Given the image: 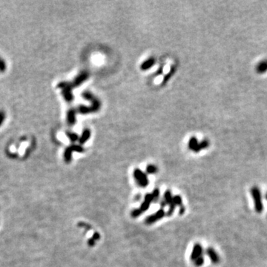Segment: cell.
Masks as SVG:
<instances>
[{
  "label": "cell",
  "mask_w": 267,
  "mask_h": 267,
  "mask_svg": "<svg viewBox=\"0 0 267 267\" xmlns=\"http://www.w3.org/2000/svg\"><path fill=\"white\" fill-rule=\"evenodd\" d=\"M251 194L254 201L255 210L257 213H261L264 211V203H263L262 195L260 188L255 186L251 188Z\"/></svg>",
  "instance_id": "obj_2"
},
{
  "label": "cell",
  "mask_w": 267,
  "mask_h": 267,
  "mask_svg": "<svg viewBox=\"0 0 267 267\" xmlns=\"http://www.w3.org/2000/svg\"><path fill=\"white\" fill-rule=\"evenodd\" d=\"M58 87L62 88V94L64 98L68 102H72L74 99V96L72 94V86L71 83H61L58 85Z\"/></svg>",
  "instance_id": "obj_5"
},
{
  "label": "cell",
  "mask_w": 267,
  "mask_h": 267,
  "mask_svg": "<svg viewBox=\"0 0 267 267\" xmlns=\"http://www.w3.org/2000/svg\"><path fill=\"white\" fill-rule=\"evenodd\" d=\"M141 214H142V212H141L139 209H134V210L131 211V216H132L133 217H137L140 216Z\"/></svg>",
  "instance_id": "obj_22"
},
{
  "label": "cell",
  "mask_w": 267,
  "mask_h": 267,
  "mask_svg": "<svg viewBox=\"0 0 267 267\" xmlns=\"http://www.w3.org/2000/svg\"><path fill=\"white\" fill-rule=\"evenodd\" d=\"M203 247H202L200 243H196L195 245L194 246L192 254H191V260L194 262V261L197 260V258H199V257L203 256Z\"/></svg>",
  "instance_id": "obj_9"
},
{
  "label": "cell",
  "mask_w": 267,
  "mask_h": 267,
  "mask_svg": "<svg viewBox=\"0 0 267 267\" xmlns=\"http://www.w3.org/2000/svg\"><path fill=\"white\" fill-rule=\"evenodd\" d=\"M162 73H163V67H162L161 68H160V69H159L157 70V75H158V74H161Z\"/></svg>",
  "instance_id": "obj_29"
},
{
  "label": "cell",
  "mask_w": 267,
  "mask_h": 267,
  "mask_svg": "<svg viewBox=\"0 0 267 267\" xmlns=\"http://www.w3.org/2000/svg\"><path fill=\"white\" fill-rule=\"evenodd\" d=\"M164 203H165V205H169V211H168L167 212V215L168 216H171V215H172L175 209V204L174 203L173 201V197L172 196H171V192L170 191L167 190L166 192H165V194H164Z\"/></svg>",
  "instance_id": "obj_7"
},
{
  "label": "cell",
  "mask_w": 267,
  "mask_h": 267,
  "mask_svg": "<svg viewBox=\"0 0 267 267\" xmlns=\"http://www.w3.org/2000/svg\"><path fill=\"white\" fill-rule=\"evenodd\" d=\"M146 172L149 174H154L157 172V168L154 165H148L146 167Z\"/></svg>",
  "instance_id": "obj_17"
},
{
  "label": "cell",
  "mask_w": 267,
  "mask_h": 267,
  "mask_svg": "<svg viewBox=\"0 0 267 267\" xmlns=\"http://www.w3.org/2000/svg\"><path fill=\"white\" fill-rule=\"evenodd\" d=\"M152 196H153L154 201H155V200H157L158 199V197H159V196H160V191L158 190L157 188H155V189H154L153 192H152Z\"/></svg>",
  "instance_id": "obj_23"
},
{
  "label": "cell",
  "mask_w": 267,
  "mask_h": 267,
  "mask_svg": "<svg viewBox=\"0 0 267 267\" xmlns=\"http://www.w3.org/2000/svg\"><path fill=\"white\" fill-rule=\"evenodd\" d=\"M5 69H6V65H5V62H4V60H2L1 58H0V70H1L2 72H3L5 71Z\"/></svg>",
  "instance_id": "obj_24"
},
{
  "label": "cell",
  "mask_w": 267,
  "mask_h": 267,
  "mask_svg": "<svg viewBox=\"0 0 267 267\" xmlns=\"http://www.w3.org/2000/svg\"><path fill=\"white\" fill-rule=\"evenodd\" d=\"M154 63H155V60L152 57V58H149L148 60H147L145 61V62H143L140 66V68L143 70H146L152 68V67L154 66Z\"/></svg>",
  "instance_id": "obj_15"
},
{
  "label": "cell",
  "mask_w": 267,
  "mask_h": 267,
  "mask_svg": "<svg viewBox=\"0 0 267 267\" xmlns=\"http://www.w3.org/2000/svg\"><path fill=\"white\" fill-rule=\"evenodd\" d=\"M92 238L93 240H94L95 241H97V240H100V234H99L98 232H95V233L93 234L92 238Z\"/></svg>",
  "instance_id": "obj_26"
},
{
  "label": "cell",
  "mask_w": 267,
  "mask_h": 267,
  "mask_svg": "<svg viewBox=\"0 0 267 267\" xmlns=\"http://www.w3.org/2000/svg\"><path fill=\"white\" fill-rule=\"evenodd\" d=\"M134 177L135 180L137 182L138 186L143 187V188L148 186V183H149L147 175L139 169H134Z\"/></svg>",
  "instance_id": "obj_4"
},
{
  "label": "cell",
  "mask_w": 267,
  "mask_h": 267,
  "mask_svg": "<svg viewBox=\"0 0 267 267\" xmlns=\"http://www.w3.org/2000/svg\"><path fill=\"white\" fill-rule=\"evenodd\" d=\"M206 253L209 256V258L211 261V263L214 264H217L220 262V257H219L218 254L217 253V251L211 247H209L206 249Z\"/></svg>",
  "instance_id": "obj_11"
},
{
  "label": "cell",
  "mask_w": 267,
  "mask_h": 267,
  "mask_svg": "<svg viewBox=\"0 0 267 267\" xmlns=\"http://www.w3.org/2000/svg\"><path fill=\"white\" fill-rule=\"evenodd\" d=\"M265 199H266L267 200V192H266V194H265Z\"/></svg>",
  "instance_id": "obj_30"
},
{
  "label": "cell",
  "mask_w": 267,
  "mask_h": 267,
  "mask_svg": "<svg viewBox=\"0 0 267 267\" xmlns=\"http://www.w3.org/2000/svg\"><path fill=\"white\" fill-rule=\"evenodd\" d=\"M76 111L74 108H71L68 111V114H67V120H68V123L70 125H74V123L76 122Z\"/></svg>",
  "instance_id": "obj_14"
},
{
  "label": "cell",
  "mask_w": 267,
  "mask_h": 267,
  "mask_svg": "<svg viewBox=\"0 0 267 267\" xmlns=\"http://www.w3.org/2000/svg\"><path fill=\"white\" fill-rule=\"evenodd\" d=\"M256 71L257 74H263L267 71V60L260 61L256 67Z\"/></svg>",
  "instance_id": "obj_13"
},
{
  "label": "cell",
  "mask_w": 267,
  "mask_h": 267,
  "mask_svg": "<svg viewBox=\"0 0 267 267\" xmlns=\"http://www.w3.org/2000/svg\"><path fill=\"white\" fill-rule=\"evenodd\" d=\"M154 201L153 196H152V194H147L146 196H145V199H144V202L141 204L140 207L139 208V209H140V211L142 213H143L144 211H146V210H148V208L150 206V204L152 203V202Z\"/></svg>",
  "instance_id": "obj_10"
},
{
  "label": "cell",
  "mask_w": 267,
  "mask_h": 267,
  "mask_svg": "<svg viewBox=\"0 0 267 267\" xmlns=\"http://www.w3.org/2000/svg\"><path fill=\"white\" fill-rule=\"evenodd\" d=\"M5 114L4 113L3 111H0V125L2 124V123L4 122V120H5Z\"/></svg>",
  "instance_id": "obj_25"
},
{
  "label": "cell",
  "mask_w": 267,
  "mask_h": 267,
  "mask_svg": "<svg viewBox=\"0 0 267 267\" xmlns=\"http://www.w3.org/2000/svg\"><path fill=\"white\" fill-rule=\"evenodd\" d=\"M66 134L67 136H68V138H69L72 142H75V141H77L78 139H79V136H78L77 134L73 132H67Z\"/></svg>",
  "instance_id": "obj_19"
},
{
  "label": "cell",
  "mask_w": 267,
  "mask_h": 267,
  "mask_svg": "<svg viewBox=\"0 0 267 267\" xmlns=\"http://www.w3.org/2000/svg\"><path fill=\"white\" fill-rule=\"evenodd\" d=\"M95 243H96V241H95L94 240H93L92 238H91V239L88 240V244L89 247H93V246L95 245Z\"/></svg>",
  "instance_id": "obj_27"
},
{
  "label": "cell",
  "mask_w": 267,
  "mask_h": 267,
  "mask_svg": "<svg viewBox=\"0 0 267 267\" xmlns=\"http://www.w3.org/2000/svg\"><path fill=\"white\" fill-rule=\"evenodd\" d=\"M90 137H91V131L89 130V129H85V130L83 131V134H82L80 138L79 139V143L80 144L85 143L86 141L89 140Z\"/></svg>",
  "instance_id": "obj_16"
},
{
  "label": "cell",
  "mask_w": 267,
  "mask_h": 267,
  "mask_svg": "<svg viewBox=\"0 0 267 267\" xmlns=\"http://www.w3.org/2000/svg\"><path fill=\"white\" fill-rule=\"evenodd\" d=\"M174 70H175V68H174V67H171V70H170V71L169 72V73L168 74H166V75L165 76V77H164V78H163V85H164V84H165V83H166V82L168 81V80H169V79H170V78L171 77V76L173 75L174 74Z\"/></svg>",
  "instance_id": "obj_18"
},
{
  "label": "cell",
  "mask_w": 267,
  "mask_h": 267,
  "mask_svg": "<svg viewBox=\"0 0 267 267\" xmlns=\"http://www.w3.org/2000/svg\"><path fill=\"white\" fill-rule=\"evenodd\" d=\"M83 147H81L79 145H71L69 147L66 148L64 152V159L66 163H70L72 158V153L74 152H83Z\"/></svg>",
  "instance_id": "obj_6"
},
{
  "label": "cell",
  "mask_w": 267,
  "mask_h": 267,
  "mask_svg": "<svg viewBox=\"0 0 267 267\" xmlns=\"http://www.w3.org/2000/svg\"><path fill=\"white\" fill-rule=\"evenodd\" d=\"M194 266H196L197 267H200L201 266H203L204 264V257L203 256L199 257V258H197V260H195L194 261Z\"/></svg>",
  "instance_id": "obj_20"
},
{
  "label": "cell",
  "mask_w": 267,
  "mask_h": 267,
  "mask_svg": "<svg viewBox=\"0 0 267 267\" xmlns=\"http://www.w3.org/2000/svg\"><path fill=\"white\" fill-rule=\"evenodd\" d=\"M88 78V74L85 71L82 72L81 74H79V75L74 79V82L71 83L72 86L73 87L79 86V85H81L83 82H85V80H87Z\"/></svg>",
  "instance_id": "obj_12"
},
{
  "label": "cell",
  "mask_w": 267,
  "mask_h": 267,
  "mask_svg": "<svg viewBox=\"0 0 267 267\" xmlns=\"http://www.w3.org/2000/svg\"><path fill=\"white\" fill-rule=\"evenodd\" d=\"M83 97L84 98L87 99V100L91 101V106L90 107L83 106H79V109L78 110H79L80 113L83 114H86L91 113V112H96L100 109V106H101L100 100H99L96 97L93 96L91 92L85 91V92L83 93Z\"/></svg>",
  "instance_id": "obj_1"
},
{
  "label": "cell",
  "mask_w": 267,
  "mask_h": 267,
  "mask_svg": "<svg viewBox=\"0 0 267 267\" xmlns=\"http://www.w3.org/2000/svg\"><path fill=\"white\" fill-rule=\"evenodd\" d=\"M165 211H163V209H160V210H158L156 213H154L153 215H150V216L147 217L146 219V224L147 225L153 224L154 223L157 222V220L163 218V217L165 216Z\"/></svg>",
  "instance_id": "obj_8"
},
{
  "label": "cell",
  "mask_w": 267,
  "mask_h": 267,
  "mask_svg": "<svg viewBox=\"0 0 267 267\" xmlns=\"http://www.w3.org/2000/svg\"><path fill=\"white\" fill-rule=\"evenodd\" d=\"M209 146V142L208 140L202 141L200 143H198L197 139L196 137H192L188 141V148L194 152H199L200 150L204 149Z\"/></svg>",
  "instance_id": "obj_3"
},
{
  "label": "cell",
  "mask_w": 267,
  "mask_h": 267,
  "mask_svg": "<svg viewBox=\"0 0 267 267\" xmlns=\"http://www.w3.org/2000/svg\"><path fill=\"white\" fill-rule=\"evenodd\" d=\"M173 201L175 206H182V198L180 195H176L173 197Z\"/></svg>",
  "instance_id": "obj_21"
},
{
  "label": "cell",
  "mask_w": 267,
  "mask_h": 267,
  "mask_svg": "<svg viewBox=\"0 0 267 267\" xmlns=\"http://www.w3.org/2000/svg\"><path fill=\"white\" fill-rule=\"evenodd\" d=\"M79 225H82V226H79L84 227V228H85V229H87V230H88V229H91V227L90 226V225H88V224H84V223H80V224H79Z\"/></svg>",
  "instance_id": "obj_28"
}]
</instances>
